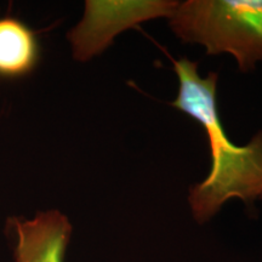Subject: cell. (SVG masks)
I'll list each match as a JSON object with an SVG mask.
<instances>
[{"instance_id":"5","label":"cell","mask_w":262,"mask_h":262,"mask_svg":"<svg viewBox=\"0 0 262 262\" xmlns=\"http://www.w3.org/2000/svg\"><path fill=\"white\" fill-rule=\"evenodd\" d=\"M40 57L38 37L21 19L0 17V78L15 79L32 73Z\"/></svg>"},{"instance_id":"3","label":"cell","mask_w":262,"mask_h":262,"mask_svg":"<svg viewBox=\"0 0 262 262\" xmlns=\"http://www.w3.org/2000/svg\"><path fill=\"white\" fill-rule=\"evenodd\" d=\"M178 5L175 0H86L83 17L67 33L72 57L81 63L93 60L118 34L149 19L170 18Z\"/></svg>"},{"instance_id":"4","label":"cell","mask_w":262,"mask_h":262,"mask_svg":"<svg viewBox=\"0 0 262 262\" xmlns=\"http://www.w3.org/2000/svg\"><path fill=\"white\" fill-rule=\"evenodd\" d=\"M72 232L70 219L57 209L37 211L31 219L11 216L5 222L14 262H64Z\"/></svg>"},{"instance_id":"1","label":"cell","mask_w":262,"mask_h":262,"mask_svg":"<svg viewBox=\"0 0 262 262\" xmlns=\"http://www.w3.org/2000/svg\"><path fill=\"white\" fill-rule=\"evenodd\" d=\"M179 78V94L171 106L204 127L211 150V169L204 181L189 189L188 203L199 224L209 221L229 199L251 205L262 199V131L245 146L227 137L217 110L219 75L202 78L198 63L188 58L172 60Z\"/></svg>"},{"instance_id":"2","label":"cell","mask_w":262,"mask_h":262,"mask_svg":"<svg viewBox=\"0 0 262 262\" xmlns=\"http://www.w3.org/2000/svg\"><path fill=\"white\" fill-rule=\"evenodd\" d=\"M169 24L176 37L208 55H232L243 73L262 62V0L179 2Z\"/></svg>"}]
</instances>
